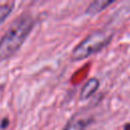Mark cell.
I'll return each mask as SVG.
<instances>
[{
	"mask_svg": "<svg viewBox=\"0 0 130 130\" xmlns=\"http://www.w3.org/2000/svg\"><path fill=\"white\" fill-rule=\"evenodd\" d=\"M34 25L35 20L28 13H24L13 20L0 39V60L10 58L20 49Z\"/></svg>",
	"mask_w": 130,
	"mask_h": 130,
	"instance_id": "1",
	"label": "cell"
},
{
	"mask_svg": "<svg viewBox=\"0 0 130 130\" xmlns=\"http://www.w3.org/2000/svg\"><path fill=\"white\" fill-rule=\"evenodd\" d=\"M114 37V30L110 28H103L94 30L86 36L72 51L71 57L74 61L85 59L107 47Z\"/></svg>",
	"mask_w": 130,
	"mask_h": 130,
	"instance_id": "2",
	"label": "cell"
},
{
	"mask_svg": "<svg viewBox=\"0 0 130 130\" xmlns=\"http://www.w3.org/2000/svg\"><path fill=\"white\" fill-rule=\"evenodd\" d=\"M90 122L91 120L89 118H83L77 115L67 122L63 130H85Z\"/></svg>",
	"mask_w": 130,
	"mask_h": 130,
	"instance_id": "3",
	"label": "cell"
},
{
	"mask_svg": "<svg viewBox=\"0 0 130 130\" xmlns=\"http://www.w3.org/2000/svg\"><path fill=\"white\" fill-rule=\"evenodd\" d=\"M100 87V80L95 77L90 78L88 81L85 82V84L82 86L80 91V100L84 101L90 98Z\"/></svg>",
	"mask_w": 130,
	"mask_h": 130,
	"instance_id": "4",
	"label": "cell"
},
{
	"mask_svg": "<svg viewBox=\"0 0 130 130\" xmlns=\"http://www.w3.org/2000/svg\"><path fill=\"white\" fill-rule=\"evenodd\" d=\"M113 3H114V1H112V0H95V1H92L87 6V8L85 9V14H87V15L98 14V13L102 12L103 10H105L108 6H110Z\"/></svg>",
	"mask_w": 130,
	"mask_h": 130,
	"instance_id": "5",
	"label": "cell"
},
{
	"mask_svg": "<svg viewBox=\"0 0 130 130\" xmlns=\"http://www.w3.org/2000/svg\"><path fill=\"white\" fill-rule=\"evenodd\" d=\"M13 9V3L8 4H0V24L7 18L10 12Z\"/></svg>",
	"mask_w": 130,
	"mask_h": 130,
	"instance_id": "6",
	"label": "cell"
},
{
	"mask_svg": "<svg viewBox=\"0 0 130 130\" xmlns=\"http://www.w3.org/2000/svg\"><path fill=\"white\" fill-rule=\"evenodd\" d=\"M124 130H130V123H127L124 125Z\"/></svg>",
	"mask_w": 130,
	"mask_h": 130,
	"instance_id": "7",
	"label": "cell"
}]
</instances>
